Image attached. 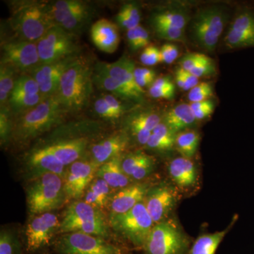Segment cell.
<instances>
[{"label":"cell","mask_w":254,"mask_h":254,"mask_svg":"<svg viewBox=\"0 0 254 254\" xmlns=\"http://www.w3.org/2000/svg\"><path fill=\"white\" fill-rule=\"evenodd\" d=\"M66 113L58 94L45 98L33 109L16 115L11 140L18 143L31 141L59 125Z\"/></svg>","instance_id":"cell-1"},{"label":"cell","mask_w":254,"mask_h":254,"mask_svg":"<svg viewBox=\"0 0 254 254\" xmlns=\"http://www.w3.org/2000/svg\"><path fill=\"white\" fill-rule=\"evenodd\" d=\"M93 71L88 60L78 57L62 76L58 95L66 112L86 108L93 93Z\"/></svg>","instance_id":"cell-2"},{"label":"cell","mask_w":254,"mask_h":254,"mask_svg":"<svg viewBox=\"0 0 254 254\" xmlns=\"http://www.w3.org/2000/svg\"><path fill=\"white\" fill-rule=\"evenodd\" d=\"M10 24L18 38L38 42L56 26L51 13L50 3L24 1L15 3L11 9Z\"/></svg>","instance_id":"cell-3"},{"label":"cell","mask_w":254,"mask_h":254,"mask_svg":"<svg viewBox=\"0 0 254 254\" xmlns=\"http://www.w3.org/2000/svg\"><path fill=\"white\" fill-rule=\"evenodd\" d=\"M66 198L63 177L53 173L35 176L26 188L30 218L60 208Z\"/></svg>","instance_id":"cell-4"},{"label":"cell","mask_w":254,"mask_h":254,"mask_svg":"<svg viewBox=\"0 0 254 254\" xmlns=\"http://www.w3.org/2000/svg\"><path fill=\"white\" fill-rule=\"evenodd\" d=\"M110 225L100 208L85 201H75L68 205L60 222V233L88 234L108 239Z\"/></svg>","instance_id":"cell-5"},{"label":"cell","mask_w":254,"mask_h":254,"mask_svg":"<svg viewBox=\"0 0 254 254\" xmlns=\"http://www.w3.org/2000/svg\"><path fill=\"white\" fill-rule=\"evenodd\" d=\"M110 227L137 248L144 247L154 222L143 201L121 215H110Z\"/></svg>","instance_id":"cell-6"},{"label":"cell","mask_w":254,"mask_h":254,"mask_svg":"<svg viewBox=\"0 0 254 254\" xmlns=\"http://www.w3.org/2000/svg\"><path fill=\"white\" fill-rule=\"evenodd\" d=\"M190 240L172 220L155 224L145 242V254H188Z\"/></svg>","instance_id":"cell-7"},{"label":"cell","mask_w":254,"mask_h":254,"mask_svg":"<svg viewBox=\"0 0 254 254\" xmlns=\"http://www.w3.org/2000/svg\"><path fill=\"white\" fill-rule=\"evenodd\" d=\"M41 64L78 56L80 48L76 35L54 26L37 42Z\"/></svg>","instance_id":"cell-8"},{"label":"cell","mask_w":254,"mask_h":254,"mask_svg":"<svg viewBox=\"0 0 254 254\" xmlns=\"http://www.w3.org/2000/svg\"><path fill=\"white\" fill-rule=\"evenodd\" d=\"M54 248L59 254H124L107 239L80 232L63 234L55 240Z\"/></svg>","instance_id":"cell-9"},{"label":"cell","mask_w":254,"mask_h":254,"mask_svg":"<svg viewBox=\"0 0 254 254\" xmlns=\"http://www.w3.org/2000/svg\"><path fill=\"white\" fill-rule=\"evenodd\" d=\"M222 8L211 6L202 9L193 20L192 28L197 43L209 52L216 48L227 20Z\"/></svg>","instance_id":"cell-10"},{"label":"cell","mask_w":254,"mask_h":254,"mask_svg":"<svg viewBox=\"0 0 254 254\" xmlns=\"http://www.w3.org/2000/svg\"><path fill=\"white\" fill-rule=\"evenodd\" d=\"M40 64L37 42L18 38L1 44V65L10 66L18 72L31 73Z\"/></svg>","instance_id":"cell-11"},{"label":"cell","mask_w":254,"mask_h":254,"mask_svg":"<svg viewBox=\"0 0 254 254\" xmlns=\"http://www.w3.org/2000/svg\"><path fill=\"white\" fill-rule=\"evenodd\" d=\"M60 222L58 215L53 212L31 218L25 233L28 252H37L49 246L55 235L59 233Z\"/></svg>","instance_id":"cell-12"},{"label":"cell","mask_w":254,"mask_h":254,"mask_svg":"<svg viewBox=\"0 0 254 254\" xmlns=\"http://www.w3.org/2000/svg\"><path fill=\"white\" fill-rule=\"evenodd\" d=\"M99 167L92 159H80L70 165L64 177V190L68 198H81L93 181Z\"/></svg>","instance_id":"cell-13"},{"label":"cell","mask_w":254,"mask_h":254,"mask_svg":"<svg viewBox=\"0 0 254 254\" xmlns=\"http://www.w3.org/2000/svg\"><path fill=\"white\" fill-rule=\"evenodd\" d=\"M78 56L53 63L40 64L30 73L38 82L41 94L45 98L58 94L64 72Z\"/></svg>","instance_id":"cell-14"},{"label":"cell","mask_w":254,"mask_h":254,"mask_svg":"<svg viewBox=\"0 0 254 254\" xmlns=\"http://www.w3.org/2000/svg\"><path fill=\"white\" fill-rule=\"evenodd\" d=\"M176 203V193L173 187L160 185L150 188L143 203L155 224L164 221Z\"/></svg>","instance_id":"cell-15"},{"label":"cell","mask_w":254,"mask_h":254,"mask_svg":"<svg viewBox=\"0 0 254 254\" xmlns=\"http://www.w3.org/2000/svg\"><path fill=\"white\" fill-rule=\"evenodd\" d=\"M231 49L254 46V12L245 9L241 11L231 23L225 39Z\"/></svg>","instance_id":"cell-16"},{"label":"cell","mask_w":254,"mask_h":254,"mask_svg":"<svg viewBox=\"0 0 254 254\" xmlns=\"http://www.w3.org/2000/svg\"><path fill=\"white\" fill-rule=\"evenodd\" d=\"M162 123L160 115L153 110H140L130 114L125 120L128 132L140 145H145L152 132Z\"/></svg>","instance_id":"cell-17"},{"label":"cell","mask_w":254,"mask_h":254,"mask_svg":"<svg viewBox=\"0 0 254 254\" xmlns=\"http://www.w3.org/2000/svg\"><path fill=\"white\" fill-rule=\"evenodd\" d=\"M100 64L111 77L120 82L128 90L143 100L145 91L138 86L135 80L134 63L128 57L123 56L113 63H100Z\"/></svg>","instance_id":"cell-18"},{"label":"cell","mask_w":254,"mask_h":254,"mask_svg":"<svg viewBox=\"0 0 254 254\" xmlns=\"http://www.w3.org/2000/svg\"><path fill=\"white\" fill-rule=\"evenodd\" d=\"M149 189L147 185L136 184L119 190L110 199V215H121L129 211L143 201Z\"/></svg>","instance_id":"cell-19"},{"label":"cell","mask_w":254,"mask_h":254,"mask_svg":"<svg viewBox=\"0 0 254 254\" xmlns=\"http://www.w3.org/2000/svg\"><path fill=\"white\" fill-rule=\"evenodd\" d=\"M88 144L87 138L78 137L54 142L43 148L55 155L64 165L67 166L81 159L86 153Z\"/></svg>","instance_id":"cell-20"},{"label":"cell","mask_w":254,"mask_h":254,"mask_svg":"<svg viewBox=\"0 0 254 254\" xmlns=\"http://www.w3.org/2000/svg\"><path fill=\"white\" fill-rule=\"evenodd\" d=\"M129 143L125 133H118L92 145L91 159L99 166L116 157L122 156Z\"/></svg>","instance_id":"cell-21"},{"label":"cell","mask_w":254,"mask_h":254,"mask_svg":"<svg viewBox=\"0 0 254 254\" xmlns=\"http://www.w3.org/2000/svg\"><path fill=\"white\" fill-rule=\"evenodd\" d=\"M91 37L93 44L104 53H115L120 45L118 26L105 18L93 23L91 28Z\"/></svg>","instance_id":"cell-22"},{"label":"cell","mask_w":254,"mask_h":254,"mask_svg":"<svg viewBox=\"0 0 254 254\" xmlns=\"http://www.w3.org/2000/svg\"><path fill=\"white\" fill-rule=\"evenodd\" d=\"M26 163L32 173H34V177L46 173L56 174L63 178L66 176V166L43 147L31 151Z\"/></svg>","instance_id":"cell-23"},{"label":"cell","mask_w":254,"mask_h":254,"mask_svg":"<svg viewBox=\"0 0 254 254\" xmlns=\"http://www.w3.org/2000/svg\"><path fill=\"white\" fill-rule=\"evenodd\" d=\"M93 83L120 99L131 100L137 103L143 101L135 93L111 77L101 66L100 62L95 64L93 71Z\"/></svg>","instance_id":"cell-24"},{"label":"cell","mask_w":254,"mask_h":254,"mask_svg":"<svg viewBox=\"0 0 254 254\" xmlns=\"http://www.w3.org/2000/svg\"><path fill=\"white\" fill-rule=\"evenodd\" d=\"M121 162L122 156H118L103 164L97 170L96 177L104 180L112 189L121 190L128 186L131 178L124 173Z\"/></svg>","instance_id":"cell-25"},{"label":"cell","mask_w":254,"mask_h":254,"mask_svg":"<svg viewBox=\"0 0 254 254\" xmlns=\"http://www.w3.org/2000/svg\"><path fill=\"white\" fill-rule=\"evenodd\" d=\"M169 173L175 184L182 188L191 187L196 181L195 166L190 158L174 159L169 165Z\"/></svg>","instance_id":"cell-26"},{"label":"cell","mask_w":254,"mask_h":254,"mask_svg":"<svg viewBox=\"0 0 254 254\" xmlns=\"http://www.w3.org/2000/svg\"><path fill=\"white\" fill-rule=\"evenodd\" d=\"M195 120L190 105L181 103L169 110L164 117L163 123L177 133L192 126Z\"/></svg>","instance_id":"cell-27"},{"label":"cell","mask_w":254,"mask_h":254,"mask_svg":"<svg viewBox=\"0 0 254 254\" xmlns=\"http://www.w3.org/2000/svg\"><path fill=\"white\" fill-rule=\"evenodd\" d=\"M177 134L162 122L152 132L145 145L149 149L156 151H168L175 146Z\"/></svg>","instance_id":"cell-28"},{"label":"cell","mask_w":254,"mask_h":254,"mask_svg":"<svg viewBox=\"0 0 254 254\" xmlns=\"http://www.w3.org/2000/svg\"><path fill=\"white\" fill-rule=\"evenodd\" d=\"M111 189L104 180L97 177L87 189L83 201L98 208H104L111 199Z\"/></svg>","instance_id":"cell-29"},{"label":"cell","mask_w":254,"mask_h":254,"mask_svg":"<svg viewBox=\"0 0 254 254\" xmlns=\"http://www.w3.org/2000/svg\"><path fill=\"white\" fill-rule=\"evenodd\" d=\"M230 229L229 227L223 231L206 234L198 237L190 247L188 254H215Z\"/></svg>","instance_id":"cell-30"},{"label":"cell","mask_w":254,"mask_h":254,"mask_svg":"<svg viewBox=\"0 0 254 254\" xmlns=\"http://www.w3.org/2000/svg\"><path fill=\"white\" fill-rule=\"evenodd\" d=\"M87 5L86 2L78 0H59L50 3L52 16L55 25L60 26L66 18L83 9Z\"/></svg>","instance_id":"cell-31"},{"label":"cell","mask_w":254,"mask_h":254,"mask_svg":"<svg viewBox=\"0 0 254 254\" xmlns=\"http://www.w3.org/2000/svg\"><path fill=\"white\" fill-rule=\"evenodd\" d=\"M199 141V134L196 131L189 130L177 133L175 147L182 157L190 159L196 153Z\"/></svg>","instance_id":"cell-32"},{"label":"cell","mask_w":254,"mask_h":254,"mask_svg":"<svg viewBox=\"0 0 254 254\" xmlns=\"http://www.w3.org/2000/svg\"><path fill=\"white\" fill-rule=\"evenodd\" d=\"M18 71L10 66H0V104L1 108L9 107V100L17 79Z\"/></svg>","instance_id":"cell-33"},{"label":"cell","mask_w":254,"mask_h":254,"mask_svg":"<svg viewBox=\"0 0 254 254\" xmlns=\"http://www.w3.org/2000/svg\"><path fill=\"white\" fill-rule=\"evenodd\" d=\"M45 99L41 94L11 95L9 100V108L12 116H16L33 109Z\"/></svg>","instance_id":"cell-34"},{"label":"cell","mask_w":254,"mask_h":254,"mask_svg":"<svg viewBox=\"0 0 254 254\" xmlns=\"http://www.w3.org/2000/svg\"><path fill=\"white\" fill-rule=\"evenodd\" d=\"M116 18L118 24L127 31L136 28L141 21V11L138 4L127 3L123 5Z\"/></svg>","instance_id":"cell-35"},{"label":"cell","mask_w":254,"mask_h":254,"mask_svg":"<svg viewBox=\"0 0 254 254\" xmlns=\"http://www.w3.org/2000/svg\"><path fill=\"white\" fill-rule=\"evenodd\" d=\"M188 16L180 11H166L153 16V26H168L185 30L189 21Z\"/></svg>","instance_id":"cell-36"},{"label":"cell","mask_w":254,"mask_h":254,"mask_svg":"<svg viewBox=\"0 0 254 254\" xmlns=\"http://www.w3.org/2000/svg\"><path fill=\"white\" fill-rule=\"evenodd\" d=\"M0 254H23V247L16 231L3 227L0 232Z\"/></svg>","instance_id":"cell-37"},{"label":"cell","mask_w":254,"mask_h":254,"mask_svg":"<svg viewBox=\"0 0 254 254\" xmlns=\"http://www.w3.org/2000/svg\"><path fill=\"white\" fill-rule=\"evenodd\" d=\"M91 14V8L88 4L83 9L73 13L66 18L59 26L65 31L76 36V33L80 31V30L84 27L85 25L88 23Z\"/></svg>","instance_id":"cell-38"},{"label":"cell","mask_w":254,"mask_h":254,"mask_svg":"<svg viewBox=\"0 0 254 254\" xmlns=\"http://www.w3.org/2000/svg\"><path fill=\"white\" fill-rule=\"evenodd\" d=\"M41 94L38 82L31 74L24 73L18 76L11 95Z\"/></svg>","instance_id":"cell-39"},{"label":"cell","mask_w":254,"mask_h":254,"mask_svg":"<svg viewBox=\"0 0 254 254\" xmlns=\"http://www.w3.org/2000/svg\"><path fill=\"white\" fill-rule=\"evenodd\" d=\"M12 115L9 107L1 108L0 111V138L1 144L5 145L11 140L12 135Z\"/></svg>","instance_id":"cell-40"},{"label":"cell","mask_w":254,"mask_h":254,"mask_svg":"<svg viewBox=\"0 0 254 254\" xmlns=\"http://www.w3.org/2000/svg\"><path fill=\"white\" fill-rule=\"evenodd\" d=\"M213 95V90L211 83L208 82H201L190 90L188 94V99L190 103H198L210 99Z\"/></svg>","instance_id":"cell-41"},{"label":"cell","mask_w":254,"mask_h":254,"mask_svg":"<svg viewBox=\"0 0 254 254\" xmlns=\"http://www.w3.org/2000/svg\"><path fill=\"white\" fill-rule=\"evenodd\" d=\"M148 155L142 152L130 153L125 157H122V168L124 173L131 178L135 170L139 166Z\"/></svg>","instance_id":"cell-42"},{"label":"cell","mask_w":254,"mask_h":254,"mask_svg":"<svg viewBox=\"0 0 254 254\" xmlns=\"http://www.w3.org/2000/svg\"><path fill=\"white\" fill-rule=\"evenodd\" d=\"M159 38L169 41H185V30L168 26H154Z\"/></svg>","instance_id":"cell-43"},{"label":"cell","mask_w":254,"mask_h":254,"mask_svg":"<svg viewBox=\"0 0 254 254\" xmlns=\"http://www.w3.org/2000/svg\"><path fill=\"white\" fill-rule=\"evenodd\" d=\"M135 80L141 88L150 87L155 81L156 74L154 70L148 68H136L134 71Z\"/></svg>","instance_id":"cell-44"},{"label":"cell","mask_w":254,"mask_h":254,"mask_svg":"<svg viewBox=\"0 0 254 254\" xmlns=\"http://www.w3.org/2000/svg\"><path fill=\"white\" fill-rule=\"evenodd\" d=\"M94 111L100 118L108 120H116L120 118V115L112 108L103 97H100L95 100Z\"/></svg>","instance_id":"cell-45"},{"label":"cell","mask_w":254,"mask_h":254,"mask_svg":"<svg viewBox=\"0 0 254 254\" xmlns=\"http://www.w3.org/2000/svg\"><path fill=\"white\" fill-rule=\"evenodd\" d=\"M209 58H208L206 55L200 54V53H189L180 60V68L190 72L197 65L204 63Z\"/></svg>","instance_id":"cell-46"},{"label":"cell","mask_w":254,"mask_h":254,"mask_svg":"<svg viewBox=\"0 0 254 254\" xmlns=\"http://www.w3.org/2000/svg\"><path fill=\"white\" fill-rule=\"evenodd\" d=\"M140 60L146 66H154L162 63L160 49L153 46L146 47L142 52Z\"/></svg>","instance_id":"cell-47"},{"label":"cell","mask_w":254,"mask_h":254,"mask_svg":"<svg viewBox=\"0 0 254 254\" xmlns=\"http://www.w3.org/2000/svg\"><path fill=\"white\" fill-rule=\"evenodd\" d=\"M154 168V160L149 155L135 170L131 178L136 180H141L149 175Z\"/></svg>","instance_id":"cell-48"},{"label":"cell","mask_w":254,"mask_h":254,"mask_svg":"<svg viewBox=\"0 0 254 254\" xmlns=\"http://www.w3.org/2000/svg\"><path fill=\"white\" fill-rule=\"evenodd\" d=\"M216 72L215 64L213 60L209 58L204 63L199 64L193 69L190 71L192 74L194 75L197 78L203 77V76H210Z\"/></svg>","instance_id":"cell-49"},{"label":"cell","mask_w":254,"mask_h":254,"mask_svg":"<svg viewBox=\"0 0 254 254\" xmlns=\"http://www.w3.org/2000/svg\"><path fill=\"white\" fill-rule=\"evenodd\" d=\"M160 50L162 63L172 64L177 60L179 55L178 48L171 43L163 45Z\"/></svg>","instance_id":"cell-50"},{"label":"cell","mask_w":254,"mask_h":254,"mask_svg":"<svg viewBox=\"0 0 254 254\" xmlns=\"http://www.w3.org/2000/svg\"><path fill=\"white\" fill-rule=\"evenodd\" d=\"M103 97L108 102V104L120 115V117L123 116V115L126 113V106L124 104L123 102L122 101V99H119L115 95L111 94L105 95Z\"/></svg>","instance_id":"cell-51"},{"label":"cell","mask_w":254,"mask_h":254,"mask_svg":"<svg viewBox=\"0 0 254 254\" xmlns=\"http://www.w3.org/2000/svg\"><path fill=\"white\" fill-rule=\"evenodd\" d=\"M177 70L182 75L184 81H185V91H190L199 83L198 78L192 74L190 71H185V70L182 69L180 67L177 68Z\"/></svg>","instance_id":"cell-52"},{"label":"cell","mask_w":254,"mask_h":254,"mask_svg":"<svg viewBox=\"0 0 254 254\" xmlns=\"http://www.w3.org/2000/svg\"><path fill=\"white\" fill-rule=\"evenodd\" d=\"M175 88H169V89H155V88H149V94L153 98H160V99L171 100L175 96Z\"/></svg>","instance_id":"cell-53"},{"label":"cell","mask_w":254,"mask_h":254,"mask_svg":"<svg viewBox=\"0 0 254 254\" xmlns=\"http://www.w3.org/2000/svg\"><path fill=\"white\" fill-rule=\"evenodd\" d=\"M127 31V40H128V45L131 47V49L134 51L141 49L138 26Z\"/></svg>","instance_id":"cell-54"},{"label":"cell","mask_w":254,"mask_h":254,"mask_svg":"<svg viewBox=\"0 0 254 254\" xmlns=\"http://www.w3.org/2000/svg\"><path fill=\"white\" fill-rule=\"evenodd\" d=\"M214 108H215V105H214L213 102L211 101L210 104L205 106V108H201V109L198 110H195V111H193L195 120H202L208 118V117L213 113Z\"/></svg>","instance_id":"cell-55"},{"label":"cell","mask_w":254,"mask_h":254,"mask_svg":"<svg viewBox=\"0 0 254 254\" xmlns=\"http://www.w3.org/2000/svg\"><path fill=\"white\" fill-rule=\"evenodd\" d=\"M151 88L155 89H169V88H175V86L169 77H160L155 79L154 83L152 85Z\"/></svg>","instance_id":"cell-56"},{"label":"cell","mask_w":254,"mask_h":254,"mask_svg":"<svg viewBox=\"0 0 254 254\" xmlns=\"http://www.w3.org/2000/svg\"><path fill=\"white\" fill-rule=\"evenodd\" d=\"M175 79H176V83L179 88L181 89L185 90V81H184L183 78H182V75L180 74L178 71H176V74H175Z\"/></svg>","instance_id":"cell-57"}]
</instances>
